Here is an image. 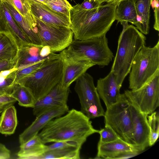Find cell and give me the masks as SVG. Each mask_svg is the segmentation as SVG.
Returning <instances> with one entry per match:
<instances>
[{"mask_svg":"<svg viewBox=\"0 0 159 159\" xmlns=\"http://www.w3.org/2000/svg\"><path fill=\"white\" fill-rule=\"evenodd\" d=\"M65 114L52 120L38 134L44 143L72 141L81 147L89 136L98 133L81 111L72 109Z\"/></svg>","mask_w":159,"mask_h":159,"instance_id":"obj_1","label":"cell"},{"mask_svg":"<svg viewBox=\"0 0 159 159\" xmlns=\"http://www.w3.org/2000/svg\"><path fill=\"white\" fill-rule=\"evenodd\" d=\"M116 6L111 3L85 10L80 4L72 6L70 11V28L74 40H85L105 36L116 20Z\"/></svg>","mask_w":159,"mask_h":159,"instance_id":"obj_2","label":"cell"},{"mask_svg":"<svg viewBox=\"0 0 159 159\" xmlns=\"http://www.w3.org/2000/svg\"><path fill=\"white\" fill-rule=\"evenodd\" d=\"M123 30L118 40V47L111 70L120 88L129 73L133 61L141 48L146 45V38L128 22L121 24Z\"/></svg>","mask_w":159,"mask_h":159,"instance_id":"obj_3","label":"cell"},{"mask_svg":"<svg viewBox=\"0 0 159 159\" xmlns=\"http://www.w3.org/2000/svg\"><path fill=\"white\" fill-rule=\"evenodd\" d=\"M60 53L64 61H87L101 66H108L114 57L106 36L85 40L74 39Z\"/></svg>","mask_w":159,"mask_h":159,"instance_id":"obj_4","label":"cell"},{"mask_svg":"<svg viewBox=\"0 0 159 159\" xmlns=\"http://www.w3.org/2000/svg\"><path fill=\"white\" fill-rule=\"evenodd\" d=\"M63 65L61 59L46 61L34 72L16 83L29 89L37 101L60 83Z\"/></svg>","mask_w":159,"mask_h":159,"instance_id":"obj_5","label":"cell"},{"mask_svg":"<svg viewBox=\"0 0 159 159\" xmlns=\"http://www.w3.org/2000/svg\"><path fill=\"white\" fill-rule=\"evenodd\" d=\"M159 72V41L153 47L143 46L132 63L129 88L135 90L149 82Z\"/></svg>","mask_w":159,"mask_h":159,"instance_id":"obj_6","label":"cell"},{"mask_svg":"<svg viewBox=\"0 0 159 159\" xmlns=\"http://www.w3.org/2000/svg\"><path fill=\"white\" fill-rule=\"evenodd\" d=\"M130 104L124 93L122 94L119 101L106 108L103 116L105 126L111 128L121 139L133 145Z\"/></svg>","mask_w":159,"mask_h":159,"instance_id":"obj_7","label":"cell"},{"mask_svg":"<svg viewBox=\"0 0 159 159\" xmlns=\"http://www.w3.org/2000/svg\"><path fill=\"white\" fill-rule=\"evenodd\" d=\"M75 91L81 105V111L90 119L104 116L105 112L92 76L85 73L75 81Z\"/></svg>","mask_w":159,"mask_h":159,"instance_id":"obj_8","label":"cell"},{"mask_svg":"<svg viewBox=\"0 0 159 159\" xmlns=\"http://www.w3.org/2000/svg\"><path fill=\"white\" fill-rule=\"evenodd\" d=\"M124 94L139 111L148 115L151 114L159 105V72L141 88L125 90Z\"/></svg>","mask_w":159,"mask_h":159,"instance_id":"obj_9","label":"cell"},{"mask_svg":"<svg viewBox=\"0 0 159 159\" xmlns=\"http://www.w3.org/2000/svg\"><path fill=\"white\" fill-rule=\"evenodd\" d=\"M35 18L42 45L49 47L52 52L62 51L73 40V32L70 27L50 25Z\"/></svg>","mask_w":159,"mask_h":159,"instance_id":"obj_10","label":"cell"},{"mask_svg":"<svg viewBox=\"0 0 159 159\" xmlns=\"http://www.w3.org/2000/svg\"><path fill=\"white\" fill-rule=\"evenodd\" d=\"M61 58L60 53L52 52L47 46L25 44L19 47L15 67L19 70L41 61Z\"/></svg>","mask_w":159,"mask_h":159,"instance_id":"obj_11","label":"cell"},{"mask_svg":"<svg viewBox=\"0 0 159 159\" xmlns=\"http://www.w3.org/2000/svg\"><path fill=\"white\" fill-rule=\"evenodd\" d=\"M133 145L140 152L149 146V128L147 116L130 103Z\"/></svg>","mask_w":159,"mask_h":159,"instance_id":"obj_12","label":"cell"},{"mask_svg":"<svg viewBox=\"0 0 159 159\" xmlns=\"http://www.w3.org/2000/svg\"><path fill=\"white\" fill-rule=\"evenodd\" d=\"M140 152L133 145L120 139L113 142L99 143L96 158L123 159L135 156Z\"/></svg>","mask_w":159,"mask_h":159,"instance_id":"obj_13","label":"cell"},{"mask_svg":"<svg viewBox=\"0 0 159 159\" xmlns=\"http://www.w3.org/2000/svg\"><path fill=\"white\" fill-rule=\"evenodd\" d=\"M69 88H65L59 83L46 95L36 101L33 114L36 116L52 109L67 105Z\"/></svg>","mask_w":159,"mask_h":159,"instance_id":"obj_14","label":"cell"},{"mask_svg":"<svg viewBox=\"0 0 159 159\" xmlns=\"http://www.w3.org/2000/svg\"><path fill=\"white\" fill-rule=\"evenodd\" d=\"M69 110V107L67 105L52 109L36 116L32 124L20 135L19 141L20 144L38 134L52 120L64 115Z\"/></svg>","mask_w":159,"mask_h":159,"instance_id":"obj_15","label":"cell"},{"mask_svg":"<svg viewBox=\"0 0 159 159\" xmlns=\"http://www.w3.org/2000/svg\"><path fill=\"white\" fill-rule=\"evenodd\" d=\"M96 88L100 98L106 108L117 102L121 98L120 88L118 85L114 75L111 70L106 77L98 80Z\"/></svg>","mask_w":159,"mask_h":159,"instance_id":"obj_16","label":"cell"},{"mask_svg":"<svg viewBox=\"0 0 159 159\" xmlns=\"http://www.w3.org/2000/svg\"><path fill=\"white\" fill-rule=\"evenodd\" d=\"M29 1L31 12L35 17L50 25L70 27V19L66 16L53 11L37 1Z\"/></svg>","mask_w":159,"mask_h":159,"instance_id":"obj_17","label":"cell"},{"mask_svg":"<svg viewBox=\"0 0 159 159\" xmlns=\"http://www.w3.org/2000/svg\"><path fill=\"white\" fill-rule=\"evenodd\" d=\"M0 32L12 35L16 40L19 47L23 45L33 44L17 25L8 10L0 1Z\"/></svg>","mask_w":159,"mask_h":159,"instance_id":"obj_18","label":"cell"},{"mask_svg":"<svg viewBox=\"0 0 159 159\" xmlns=\"http://www.w3.org/2000/svg\"><path fill=\"white\" fill-rule=\"evenodd\" d=\"M63 61L62 77L60 84L66 88H69L73 82L86 72L89 69L95 65L87 61Z\"/></svg>","mask_w":159,"mask_h":159,"instance_id":"obj_19","label":"cell"},{"mask_svg":"<svg viewBox=\"0 0 159 159\" xmlns=\"http://www.w3.org/2000/svg\"><path fill=\"white\" fill-rule=\"evenodd\" d=\"M44 143L38 134L21 144L17 153L19 159H36L47 150V145Z\"/></svg>","mask_w":159,"mask_h":159,"instance_id":"obj_20","label":"cell"},{"mask_svg":"<svg viewBox=\"0 0 159 159\" xmlns=\"http://www.w3.org/2000/svg\"><path fill=\"white\" fill-rule=\"evenodd\" d=\"M19 49L17 41L12 35L0 32V61H16Z\"/></svg>","mask_w":159,"mask_h":159,"instance_id":"obj_21","label":"cell"},{"mask_svg":"<svg viewBox=\"0 0 159 159\" xmlns=\"http://www.w3.org/2000/svg\"><path fill=\"white\" fill-rule=\"evenodd\" d=\"M133 0L137 15L138 24L136 28L143 34H148L149 31L150 8L152 0Z\"/></svg>","mask_w":159,"mask_h":159,"instance_id":"obj_22","label":"cell"},{"mask_svg":"<svg viewBox=\"0 0 159 159\" xmlns=\"http://www.w3.org/2000/svg\"><path fill=\"white\" fill-rule=\"evenodd\" d=\"M116 20L120 24L129 22L137 27V15L133 0H124L118 4L116 10Z\"/></svg>","mask_w":159,"mask_h":159,"instance_id":"obj_23","label":"cell"},{"mask_svg":"<svg viewBox=\"0 0 159 159\" xmlns=\"http://www.w3.org/2000/svg\"><path fill=\"white\" fill-rule=\"evenodd\" d=\"M8 10L17 25L34 45L42 46L38 33L32 29L23 17L11 4L6 2H2Z\"/></svg>","mask_w":159,"mask_h":159,"instance_id":"obj_24","label":"cell"},{"mask_svg":"<svg viewBox=\"0 0 159 159\" xmlns=\"http://www.w3.org/2000/svg\"><path fill=\"white\" fill-rule=\"evenodd\" d=\"M17 124L16 109L13 105L10 106L2 112L0 117V133L7 135L13 134Z\"/></svg>","mask_w":159,"mask_h":159,"instance_id":"obj_25","label":"cell"},{"mask_svg":"<svg viewBox=\"0 0 159 159\" xmlns=\"http://www.w3.org/2000/svg\"><path fill=\"white\" fill-rule=\"evenodd\" d=\"M81 148L78 147H72L48 150L37 157L36 159H80Z\"/></svg>","mask_w":159,"mask_h":159,"instance_id":"obj_26","label":"cell"},{"mask_svg":"<svg viewBox=\"0 0 159 159\" xmlns=\"http://www.w3.org/2000/svg\"><path fill=\"white\" fill-rule=\"evenodd\" d=\"M12 5L36 32V22L31 11L29 0H0Z\"/></svg>","mask_w":159,"mask_h":159,"instance_id":"obj_27","label":"cell"},{"mask_svg":"<svg viewBox=\"0 0 159 159\" xmlns=\"http://www.w3.org/2000/svg\"><path fill=\"white\" fill-rule=\"evenodd\" d=\"M21 106L33 108L36 101L31 91L25 86L16 83L12 93L10 94Z\"/></svg>","mask_w":159,"mask_h":159,"instance_id":"obj_28","label":"cell"},{"mask_svg":"<svg viewBox=\"0 0 159 159\" xmlns=\"http://www.w3.org/2000/svg\"><path fill=\"white\" fill-rule=\"evenodd\" d=\"M17 70L12 69L0 72V94H10L16 84Z\"/></svg>","mask_w":159,"mask_h":159,"instance_id":"obj_29","label":"cell"},{"mask_svg":"<svg viewBox=\"0 0 159 159\" xmlns=\"http://www.w3.org/2000/svg\"><path fill=\"white\" fill-rule=\"evenodd\" d=\"M149 128V146L153 145L157 140L159 135V116L158 112H153L147 116Z\"/></svg>","mask_w":159,"mask_h":159,"instance_id":"obj_30","label":"cell"},{"mask_svg":"<svg viewBox=\"0 0 159 159\" xmlns=\"http://www.w3.org/2000/svg\"><path fill=\"white\" fill-rule=\"evenodd\" d=\"M45 5L53 11L70 18L72 6L67 0H47Z\"/></svg>","mask_w":159,"mask_h":159,"instance_id":"obj_31","label":"cell"},{"mask_svg":"<svg viewBox=\"0 0 159 159\" xmlns=\"http://www.w3.org/2000/svg\"><path fill=\"white\" fill-rule=\"evenodd\" d=\"M98 133L100 135L99 143H109L120 139L114 131L108 126H105L99 130Z\"/></svg>","mask_w":159,"mask_h":159,"instance_id":"obj_32","label":"cell"},{"mask_svg":"<svg viewBox=\"0 0 159 159\" xmlns=\"http://www.w3.org/2000/svg\"><path fill=\"white\" fill-rule=\"evenodd\" d=\"M46 61L39 62L28 66L19 70H17L16 82L20 80L31 74L39 68Z\"/></svg>","mask_w":159,"mask_h":159,"instance_id":"obj_33","label":"cell"},{"mask_svg":"<svg viewBox=\"0 0 159 159\" xmlns=\"http://www.w3.org/2000/svg\"><path fill=\"white\" fill-rule=\"evenodd\" d=\"M54 143L51 144L47 145L46 151L72 147H78L81 148L77 143L72 141H59Z\"/></svg>","mask_w":159,"mask_h":159,"instance_id":"obj_34","label":"cell"},{"mask_svg":"<svg viewBox=\"0 0 159 159\" xmlns=\"http://www.w3.org/2000/svg\"><path fill=\"white\" fill-rule=\"evenodd\" d=\"M16 100L10 94L0 95V113L7 107L13 105Z\"/></svg>","mask_w":159,"mask_h":159,"instance_id":"obj_35","label":"cell"},{"mask_svg":"<svg viewBox=\"0 0 159 159\" xmlns=\"http://www.w3.org/2000/svg\"><path fill=\"white\" fill-rule=\"evenodd\" d=\"M159 0H152L151 6L154 10V29L156 30L159 31Z\"/></svg>","mask_w":159,"mask_h":159,"instance_id":"obj_36","label":"cell"},{"mask_svg":"<svg viewBox=\"0 0 159 159\" xmlns=\"http://www.w3.org/2000/svg\"><path fill=\"white\" fill-rule=\"evenodd\" d=\"M97 0H84L80 4L81 8L85 10H90L98 7L101 5Z\"/></svg>","mask_w":159,"mask_h":159,"instance_id":"obj_37","label":"cell"},{"mask_svg":"<svg viewBox=\"0 0 159 159\" xmlns=\"http://www.w3.org/2000/svg\"><path fill=\"white\" fill-rule=\"evenodd\" d=\"M16 62H10L7 60L0 61V72L13 69L15 67Z\"/></svg>","mask_w":159,"mask_h":159,"instance_id":"obj_38","label":"cell"},{"mask_svg":"<svg viewBox=\"0 0 159 159\" xmlns=\"http://www.w3.org/2000/svg\"><path fill=\"white\" fill-rule=\"evenodd\" d=\"M10 151L3 144L0 143V159H8L10 158Z\"/></svg>","mask_w":159,"mask_h":159,"instance_id":"obj_39","label":"cell"},{"mask_svg":"<svg viewBox=\"0 0 159 159\" xmlns=\"http://www.w3.org/2000/svg\"><path fill=\"white\" fill-rule=\"evenodd\" d=\"M124 0H105L104 2H106L107 3H111L114 4L116 6L121 1Z\"/></svg>","mask_w":159,"mask_h":159,"instance_id":"obj_40","label":"cell"},{"mask_svg":"<svg viewBox=\"0 0 159 159\" xmlns=\"http://www.w3.org/2000/svg\"><path fill=\"white\" fill-rule=\"evenodd\" d=\"M45 4L47 0H35Z\"/></svg>","mask_w":159,"mask_h":159,"instance_id":"obj_41","label":"cell"},{"mask_svg":"<svg viewBox=\"0 0 159 159\" xmlns=\"http://www.w3.org/2000/svg\"><path fill=\"white\" fill-rule=\"evenodd\" d=\"M100 5L104 2L105 0H97Z\"/></svg>","mask_w":159,"mask_h":159,"instance_id":"obj_42","label":"cell"},{"mask_svg":"<svg viewBox=\"0 0 159 159\" xmlns=\"http://www.w3.org/2000/svg\"><path fill=\"white\" fill-rule=\"evenodd\" d=\"M2 95V94H0V95Z\"/></svg>","mask_w":159,"mask_h":159,"instance_id":"obj_43","label":"cell"}]
</instances>
